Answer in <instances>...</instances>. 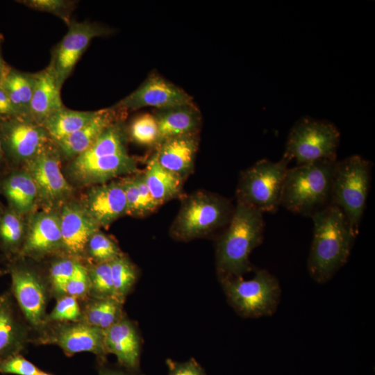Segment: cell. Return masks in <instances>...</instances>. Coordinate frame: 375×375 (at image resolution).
Instances as JSON below:
<instances>
[{"instance_id": "cell-11", "label": "cell", "mask_w": 375, "mask_h": 375, "mask_svg": "<svg viewBox=\"0 0 375 375\" xmlns=\"http://www.w3.org/2000/svg\"><path fill=\"white\" fill-rule=\"evenodd\" d=\"M62 160L51 141L23 167L33 179L40 197V209H59L76 197V189L62 171Z\"/></svg>"}, {"instance_id": "cell-23", "label": "cell", "mask_w": 375, "mask_h": 375, "mask_svg": "<svg viewBox=\"0 0 375 375\" xmlns=\"http://www.w3.org/2000/svg\"><path fill=\"white\" fill-rule=\"evenodd\" d=\"M156 147L153 155L158 163L185 180L194 169L198 133L167 139Z\"/></svg>"}, {"instance_id": "cell-19", "label": "cell", "mask_w": 375, "mask_h": 375, "mask_svg": "<svg viewBox=\"0 0 375 375\" xmlns=\"http://www.w3.org/2000/svg\"><path fill=\"white\" fill-rule=\"evenodd\" d=\"M33 331L10 291L0 294V361L21 354L31 343Z\"/></svg>"}, {"instance_id": "cell-24", "label": "cell", "mask_w": 375, "mask_h": 375, "mask_svg": "<svg viewBox=\"0 0 375 375\" xmlns=\"http://www.w3.org/2000/svg\"><path fill=\"white\" fill-rule=\"evenodd\" d=\"M153 114L158 128V144L171 138L198 133L201 124V114L194 103L156 109Z\"/></svg>"}, {"instance_id": "cell-41", "label": "cell", "mask_w": 375, "mask_h": 375, "mask_svg": "<svg viewBox=\"0 0 375 375\" xmlns=\"http://www.w3.org/2000/svg\"><path fill=\"white\" fill-rule=\"evenodd\" d=\"M169 375H206L203 367L194 358L179 362L167 359Z\"/></svg>"}, {"instance_id": "cell-2", "label": "cell", "mask_w": 375, "mask_h": 375, "mask_svg": "<svg viewBox=\"0 0 375 375\" xmlns=\"http://www.w3.org/2000/svg\"><path fill=\"white\" fill-rule=\"evenodd\" d=\"M311 217L314 229L308 271L316 281L324 283L347 261L357 233L342 210L333 204Z\"/></svg>"}, {"instance_id": "cell-12", "label": "cell", "mask_w": 375, "mask_h": 375, "mask_svg": "<svg viewBox=\"0 0 375 375\" xmlns=\"http://www.w3.org/2000/svg\"><path fill=\"white\" fill-rule=\"evenodd\" d=\"M31 343L58 346L67 356L81 352L95 354L98 363L105 362L104 331L81 321L49 322L32 336Z\"/></svg>"}, {"instance_id": "cell-8", "label": "cell", "mask_w": 375, "mask_h": 375, "mask_svg": "<svg viewBox=\"0 0 375 375\" xmlns=\"http://www.w3.org/2000/svg\"><path fill=\"white\" fill-rule=\"evenodd\" d=\"M340 134L326 120L304 117L291 128L283 157L294 160L297 165L319 160H337Z\"/></svg>"}, {"instance_id": "cell-20", "label": "cell", "mask_w": 375, "mask_h": 375, "mask_svg": "<svg viewBox=\"0 0 375 375\" xmlns=\"http://www.w3.org/2000/svg\"><path fill=\"white\" fill-rule=\"evenodd\" d=\"M104 346L107 354H114L122 367L139 372L141 339L136 325L126 315L104 331Z\"/></svg>"}, {"instance_id": "cell-42", "label": "cell", "mask_w": 375, "mask_h": 375, "mask_svg": "<svg viewBox=\"0 0 375 375\" xmlns=\"http://www.w3.org/2000/svg\"><path fill=\"white\" fill-rule=\"evenodd\" d=\"M18 114L12 106L8 94L0 85V120L9 119Z\"/></svg>"}, {"instance_id": "cell-13", "label": "cell", "mask_w": 375, "mask_h": 375, "mask_svg": "<svg viewBox=\"0 0 375 375\" xmlns=\"http://www.w3.org/2000/svg\"><path fill=\"white\" fill-rule=\"evenodd\" d=\"M0 134L10 169L23 167L51 142L42 125L28 116L0 120Z\"/></svg>"}, {"instance_id": "cell-33", "label": "cell", "mask_w": 375, "mask_h": 375, "mask_svg": "<svg viewBox=\"0 0 375 375\" xmlns=\"http://www.w3.org/2000/svg\"><path fill=\"white\" fill-rule=\"evenodd\" d=\"M45 271L52 297L58 299L66 295V285L72 277L78 260L72 257L60 255L49 259Z\"/></svg>"}, {"instance_id": "cell-38", "label": "cell", "mask_w": 375, "mask_h": 375, "mask_svg": "<svg viewBox=\"0 0 375 375\" xmlns=\"http://www.w3.org/2000/svg\"><path fill=\"white\" fill-rule=\"evenodd\" d=\"M133 174L123 176L119 180L126 197L127 215L142 217L151 214V212L140 194Z\"/></svg>"}, {"instance_id": "cell-28", "label": "cell", "mask_w": 375, "mask_h": 375, "mask_svg": "<svg viewBox=\"0 0 375 375\" xmlns=\"http://www.w3.org/2000/svg\"><path fill=\"white\" fill-rule=\"evenodd\" d=\"M26 232V217L5 206L0 214V251L7 260L17 258Z\"/></svg>"}, {"instance_id": "cell-26", "label": "cell", "mask_w": 375, "mask_h": 375, "mask_svg": "<svg viewBox=\"0 0 375 375\" xmlns=\"http://www.w3.org/2000/svg\"><path fill=\"white\" fill-rule=\"evenodd\" d=\"M149 191L160 206L181 195L184 179L162 167L153 155L143 172Z\"/></svg>"}, {"instance_id": "cell-9", "label": "cell", "mask_w": 375, "mask_h": 375, "mask_svg": "<svg viewBox=\"0 0 375 375\" xmlns=\"http://www.w3.org/2000/svg\"><path fill=\"white\" fill-rule=\"evenodd\" d=\"M289 162L283 157L278 162L262 159L244 170L237 186V201L262 213L277 211Z\"/></svg>"}, {"instance_id": "cell-31", "label": "cell", "mask_w": 375, "mask_h": 375, "mask_svg": "<svg viewBox=\"0 0 375 375\" xmlns=\"http://www.w3.org/2000/svg\"><path fill=\"white\" fill-rule=\"evenodd\" d=\"M123 252L115 240L99 229L90 238L84 253L85 264L110 262Z\"/></svg>"}, {"instance_id": "cell-21", "label": "cell", "mask_w": 375, "mask_h": 375, "mask_svg": "<svg viewBox=\"0 0 375 375\" xmlns=\"http://www.w3.org/2000/svg\"><path fill=\"white\" fill-rule=\"evenodd\" d=\"M126 112L111 106L97 110L92 119L67 138L53 142L66 162L88 149L99 136L115 122L124 119Z\"/></svg>"}, {"instance_id": "cell-45", "label": "cell", "mask_w": 375, "mask_h": 375, "mask_svg": "<svg viewBox=\"0 0 375 375\" xmlns=\"http://www.w3.org/2000/svg\"><path fill=\"white\" fill-rule=\"evenodd\" d=\"M10 170L7 164L4 152L2 147V143L0 134V177L6 174Z\"/></svg>"}, {"instance_id": "cell-17", "label": "cell", "mask_w": 375, "mask_h": 375, "mask_svg": "<svg viewBox=\"0 0 375 375\" xmlns=\"http://www.w3.org/2000/svg\"><path fill=\"white\" fill-rule=\"evenodd\" d=\"M78 199L101 229L107 228L120 217L127 215L126 197L119 178L88 187Z\"/></svg>"}, {"instance_id": "cell-36", "label": "cell", "mask_w": 375, "mask_h": 375, "mask_svg": "<svg viewBox=\"0 0 375 375\" xmlns=\"http://www.w3.org/2000/svg\"><path fill=\"white\" fill-rule=\"evenodd\" d=\"M19 3L40 12L52 14L68 25L72 20V14L76 7L75 1L69 0H20Z\"/></svg>"}, {"instance_id": "cell-39", "label": "cell", "mask_w": 375, "mask_h": 375, "mask_svg": "<svg viewBox=\"0 0 375 375\" xmlns=\"http://www.w3.org/2000/svg\"><path fill=\"white\" fill-rule=\"evenodd\" d=\"M66 294L83 301L90 297V280L86 265L78 261L75 270L68 281Z\"/></svg>"}, {"instance_id": "cell-46", "label": "cell", "mask_w": 375, "mask_h": 375, "mask_svg": "<svg viewBox=\"0 0 375 375\" xmlns=\"http://www.w3.org/2000/svg\"><path fill=\"white\" fill-rule=\"evenodd\" d=\"M36 375H53V374L44 372L42 370H40V372Z\"/></svg>"}, {"instance_id": "cell-22", "label": "cell", "mask_w": 375, "mask_h": 375, "mask_svg": "<svg viewBox=\"0 0 375 375\" xmlns=\"http://www.w3.org/2000/svg\"><path fill=\"white\" fill-rule=\"evenodd\" d=\"M0 194L8 208L22 216L40 209L37 186L24 167L10 169L0 177Z\"/></svg>"}, {"instance_id": "cell-44", "label": "cell", "mask_w": 375, "mask_h": 375, "mask_svg": "<svg viewBox=\"0 0 375 375\" xmlns=\"http://www.w3.org/2000/svg\"><path fill=\"white\" fill-rule=\"evenodd\" d=\"M3 35L0 34V83L10 67L3 59L2 54Z\"/></svg>"}, {"instance_id": "cell-37", "label": "cell", "mask_w": 375, "mask_h": 375, "mask_svg": "<svg viewBox=\"0 0 375 375\" xmlns=\"http://www.w3.org/2000/svg\"><path fill=\"white\" fill-rule=\"evenodd\" d=\"M81 317L79 301L70 295L56 299L53 309L47 315V323L49 322H78Z\"/></svg>"}, {"instance_id": "cell-40", "label": "cell", "mask_w": 375, "mask_h": 375, "mask_svg": "<svg viewBox=\"0 0 375 375\" xmlns=\"http://www.w3.org/2000/svg\"><path fill=\"white\" fill-rule=\"evenodd\" d=\"M40 369L21 354L0 361V373L15 375H36Z\"/></svg>"}, {"instance_id": "cell-29", "label": "cell", "mask_w": 375, "mask_h": 375, "mask_svg": "<svg viewBox=\"0 0 375 375\" xmlns=\"http://www.w3.org/2000/svg\"><path fill=\"white\" fill-rule=\"evenodd\" d=\"M97 112V110H74L63 106L47 117L41 124L50 140L56 142L80 130L92 119Z\"/></svg>"}, {"instance_id": "cell-1", "label": "cell", "mask_w": 375, "mask_h": 375, "mask_svg": "<svg viewBox=\"0 0 375 375\" xmlns=\"http://www.w3.org/2000/svg\"><path fill=\"white\" fill-rule=\"evenodd\" d=\"M124 119L110 124L85 151L66 162L64 175L76 190L104 183L138 172L135 158L128 153Z\"/></svg>"}, {"instance_id": "cell-48", "label": "cell", "mask_w": 375, "mask_h": 375, "mask_svg": "<svg viewBox=\"0 0 375 375\" xmlns=\"http://www.w3.org/2000/svg\"><path fill=\"white\" fill-rule=\"evenodd\" d=\"M3 272H6V271L2 270V269L0 268V275L3 274Z\"/></svg>"}, {"instance_id": "cell-30", "label": "cell", "mask_w": 375, "mask_h": 375, "mask_svg": "<svg viewBox=\"0 0 375 375\" xmlns=\"http://www.w3.org/2000/svg\"><path fill=\"white\" fill-rule=\"evenodd\" d=\"M35 82V73L24 72L10 67L0 83L18 115L29 117Z\"/></svg>"}, {"instance_id": "cell-34", "label": "cell", "mask_w": 375, "mask_h": 375, "mask_svg": "<svg viewBox=\"0 0 375 375\" xmlns=\"http://www.w3.org/2000/svg\"><path fill=\"white\" fill-rule=\"evenodd\" d=\"M127 131L128 138L138 144L156 147L158 143V128L153 114L143 113L135 117Z\"/></svg>"}, {"instance_id": "cell-3", "label": "cell", "mask_w": 375, "mask_h": 375, "mask_svg": "<svg viewBox=\"0 0 375 375\" xmlns=\"http://www.w3.org/2000/svg\"><path fill=\"white\" fill-rule=\"evenodd\" d=\"M262 214L251 206L237 201L217 244L216 265L220 277L242 276L251 269L249 255L263 238Z\"/></svg>"}, {"instance_id": "cell-5", "label": "cell", "mask_w": 375, "mask_h": 375, "mask_svg": "<svg viewBox=\"0 0 375 375\" xmlns=\"http://www.w3.org/2000/svg\"><path fill=\"white\" fill-rule=\"evenodd\" d=\"M234 208L217 194L197 191L184 197L169 229L172 238L187 242L227 226Z\"/></svg>"}, {"instance_id": "cell-32", "label": "cell", "mask_w": 375, "mask_h": 375, "mask_svg": "<svg viewBox=\"0 0 375 375\" xmlns=\"http://www.w3.org/2000/svg\"><path fill=\"white\" fill-rule=\"evenodd\" d=\"M114 297L124 303L138 278L135 264L124 253L110 262Z\"/></svg>"}, {"instance_id": "cell-18", "label": "cell", "mask_w": 375, "mask_h": 375, "mask_svg": "<svg viewBox=\"0 0 375 375\" xmlns=\"http://www.w3.org/2000/svg\"><path fill=\"white\" fill-rule=\"evenodd\" d=\"M59 217L64 255L83 262L88 241L101 228L76 197L60 206Z\"/></svg>"}, {"instance_id": "cell-14", "label": "cell", "mask_w": 375, "mask_h": 375, "mask_svg": "<svg viewBox=\"0 0 375 375\" xmlns=\"http://www.w3.org/2000/svg\"><path fill=\"white\" fill-rule=\"evenodd\" d=\"M67 26L66 34L52 49L48 65L61 88L92 40L113 32L108 26L89 20L72 19Z\"/></svg>"}, {"instance_id": "cell-6", "label": "cell", "mask_w": 375, "mask_h": 375, "mask_svg": "<svg viewBox=\"0 0 375 375\" xmlns=\"http://www.w3.org/2000/svg\"><path fill=\"white\" fill-rule=\"evenodd\" d=\"M7 261L10 291L33 335L47 324V307L52 297L45 271L26 258L17 257Z\"/></svg>"}, {"instance_id": "cell-43", "label": "cell", "mask_w": 375, "mask_h": 375, "mask_svg": "<svg viewBox=\"0 0 375 375\" xmlns=\"http://www.w3.org/2000/svg\"><path fill=\"white\" fill-rule=\"evenodd\" d=\"M98 375H143L139 372H132L130 371L122 370L108 367L105 362L98 363Z\"/></svg>"}, {"instance_id": "cell-27", "label": "cell", "mask_w": 375, "mask_h": 375, "mask_svg": "<svg viewBox=\"0 0 375 375\" xmlns=\"http://www.w3.org/2000/svg\"><path fill=\"white\" fill-rule=\"evenodd\" d=\"M81 301L80 321L103 331L109 328L125 315L124 303L115 298L89 297Z\"/></svg>"}, {"instance_id": "cell-25", "label": "cell", "mask_w": 375, "mask_h": 375, "mask_svg": "<svg viewBox=\"0 0 375 375\" xmlns=\"http://www.w3.org/2000/svg\"><path fill=\"white\" fill-rule=\"evenodd\" d=\"M61 87L47 66L35 73V82L30 105L29 117L42 124L51 115L62 108Z\"/></svg>"}, {"instance_id": "cell-7", "label": "cell", "mask_w": 375, "mask_h": 375, "mask_svg": "<svg viewBox=\"0 0 375 375\" xmlns=\"http://www.w3.org/2000/svg\"><path fill=\"white\" fill-rule=\"evenodd\" d=\"M371 166L367 160L353 155L337 160L333 174L331 203L342 210L356 233L365 208Z\"/></svg>"}, {"instance_id": "cell-35", "label": "cell", "mask_w": 375, "mask_h": 375, "mask_svg": "<svg viewBox=\"0 0 375 375\" xmlns=\"http://www.w3.org/2000/svg\"><path fill=\"white\" fill-rule=\"evenodd\" d=\"M85 265L90 280V297L115 298L110 262Z\"/></svg>"}, {"instance_id": "cell-4", "label": "cell", "mask_w": 375, "mask_h": 375, "mask_svg": "<svg viewBox=\"0 0 375 375\" xmlns=\"http://www.w3.org/2000/svg\"><path fill=\"white\" fill-rule=\"evenodd\" d=\"M336 161L319 160L288 168L281 206L293 213L311 217L330 205Z\"/></svg>"}, {"instance_id": "cell-10", "label": "cell", "mask_w": 375, "mask_h": 375, "mask_svg": "<svg viewBox=\"0 0 375 375\" xmlns=\"http://www.w3.org/2000/svg\"><path fill=\"white\" fill-rule=\"evenodd\" d=\"M228 301L235 311L245 317L270 315L279 301L277 279L265 269H259L250 280L242 276L220 277Z\"/></svg>"}, {"instance_id": "cell-47", "label": "cell", "mask_w": 375, "mask_h": 375, "mask_svg": "<svg viewBox=\"0 0 375 375\" xmlns=\"http://www.w3.org/2000/svg\"><path fill=\"white\" fill-rule=\"evenodd\" d=\"M5 206L1 203V201H0V214L1 212L3 211V208H4Z\"/></svg>"}, {"instance_id": "cell-16", "label": "cell", "mask_w": 375, "mask_h": 375, "mask_svg": "<svg viewBox=\"0 0 375 375\" xmlns=\"http://www.w3.org/2000/svg\"><path fill=\"white\" fill-rule=\"evenodd\" d=\"M193 103L192 97L182 88L153 73L133 92L112 106L127 112L144 107L156 109Z\"/></svg>"}, {"instance_id": "cell-15", "label": "cell", "mask_w": 375, "mask_h": 375, "mask_svg": "<svg viewBox=\"0 0 375 375\" xmlns=\"http://www.w3.org/2000/svg\"><path fill=\"white\" fill-rule=\"evenodd\" d=\"M64 255L59 209H39L26 217V232L18 257L36 262Z\"/></svg>"}]
</instances>
